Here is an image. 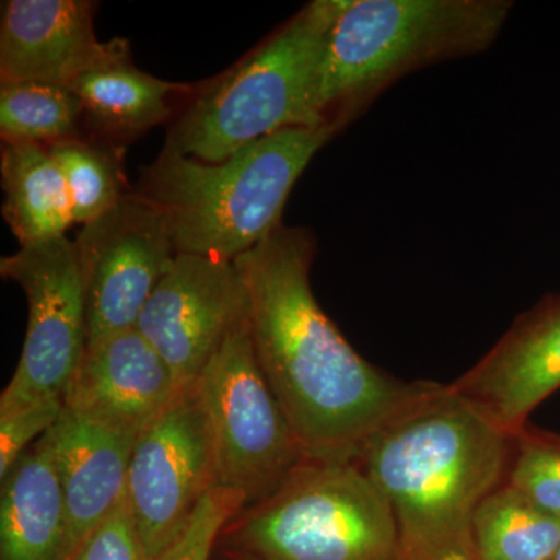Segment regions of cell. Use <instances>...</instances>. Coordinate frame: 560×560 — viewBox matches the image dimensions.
Here are the masks:
<instances>
[{
	"mask_svg": "<svg viewBox=\"0 0 560 560\" xmlns=\"http://www.w3.org/2000/svg\"><path fill=\"white\" fill-rule=\"evenodd\" d=\"M335 135L290 128L220 162L162 149L135 194L160 210L176 254L234 261L282 224L294 184Z\"/></svg>",
	"mask_w": 560,
	"mask_h": 560,
	"instance_id": "obj_4",
	"label": "cell"
},
{
	"mask_svg": "<svg viewBox=\"0 0 560 560\" xmlns=\"http://www.w3.org/2000/svg\"><path fill=\"white\" fill-rule=\"evenodd\" d=\"M62 410L65 400L51 399L0 412V480L55 425Z\"/></svg>",
	"mask_w": 560,
	"mask_h": 560,
	"instance_id": "obj_24",
	"label": "cell"
},
{
	"mask_svg": "<svg viewBox=\"0 0 560 560\" xmlns=\"http://www.w3.org/2000/svg\"><path fill=\"white\" fill-rule=\"evenodd\" d=\"M70 560H150L132 522L127 497Z\"/></svg>",
	"mask_w": 560,
	"mask_h": 560,
	"instance_id": "obj_25",
	"label": "cell"
},
{
	"mask_svg": "<svg viewBox=\"0 0 560 560\" xmlns=\"http://www.w3.org/2000/svg\"><path fill=\"white\" fill-rule=\"evenodd\" d=\"M0 275L24 290L27 334L20 363L0 396V412L66 399L88 348L86 296L68 237L21 246L0 259Z\"/></svg>",
	"mask_w": 560,
	"mask_h": 560,
	"instance_id": "obj_8",
	"label": "cell"
},
{
	"mask_svg": "<svg viewBox=\"0 0 560 560\" xmlns=\"http://www.w3.org/2000/svg\"><path fill=\"white\" fill-rule=\"evenodd\" d=\"M83 120V103L70 86L31 80L0 83L3 143L54 145L80 138Z\"/></svg>",
	"mask_w": 560,
	"mask_h": 560,
	"instance_id": "obj_20",
	"label": "cell"
},
{
	"mask_svg": "<svg viewBox=\"0 0 560 560\" xmlns=\"http://www.w3.org/2000/svg\"><path fill=\"white\" fill-rule=\"evenodd\" d=\"M3 219L21 246L66 237L72 201L57 161L36 143H3L0 153Z\"/></svg>",
	"mask_w": 560,
	"mask_h": 560,
	"instance_id": "obj_17",
	"label": "cell"
},
{
	"mask_svg": "<svg viewBox=\"0 0 560 560\" xmlns=\"http://www.w3.org/2000/svg\"><path fill=\"white\" fill-rule=\"evenodd\" d=\"M512 5L506 0H337L316 73V125L340 132L404 77L489 49Z\"/></svg>",
	"mask_w": 560,
	"mask_h": 560,
	"instance_id": "obj_3",
	"label": "cell"
},
{
	"mask_svg": "<svg viewBox=\"0 0 560 560\" xmlns=\"http://www.w3.org/2000/svg\"><path fill=\"white\" fill-rule=\"evenodd\" d=\"M514 441L441 385L368 441L359 464L393 511L400 560H478L475 514Z\"/></svg>",
	"mask_w": 560,
	"mask_h": 560,
	"instance_id": "obj_2",
	"label": "cell"
},
{
	"mask_svg": "<svg viewBox=\"0 0 560 560\" xmlns=\"http://www.w3.org/2000/svg\"><path fill=\"white\" fill-rule=\"evenodd\" d=\"M337 0H315L210 83L173 121L165 150L220 162L257 140L316 125L313 95Z\"/></svg>",
	"mask_w": 560,
	"mask_h": 560,
	"instance_id": "obj_5",
	"label": "cell"
},
{
	"mask_svg": "<svg viewBox=\"0 0 560 560\" xmlns=\"http://www.w3.org/2000/svg\"><path fill=\"white\" fill-rule=\"evenodd\" d=\"M73 248L86 296L88 346L136 329L176 257L164 217L135 191L84 224Z\"/></svg>",
	"mask_w": 560,
	"mask_h": 560,
	"instance_id": "obj_10",
	"label": "cell"
},
{
	"mask_svg": "<svg viewBox=\"0 0 560 560\" xmlns=\"http://www.w3.org/2000/svg\"><path fill=\"white\" fill-rule=\"evenodd\" d=\"M72 533L65 490L44 438L2 480L0 560H70Z\"/></svg>",
	"mask_w": 560,
	"mask_h": 560,
	"instance_id": "obj_16",
	"label": "cell"
},
{
	"mask_svg": "<svg viewBox=\"0 0 560 560\" xmlns=\"http://www.w3.org/2000/svg\"><path fill=\"white\" fill-rule=\"evenodd\" d=\"M84 119L105 135L131 136L149 131L171 116L168 98L191 90L189 84L156 79L132 65L131 57L106 62L72 84Z\"/></svg>",
	"mask_w": 560,
	"mask_h": 560,
	"instance_id": "obj_18",
	"label": "cell"
},
{
	"mask_svg": "<svg viewBox=\"0 0 560 560\" xmlns=\"http://www.w3.org/2000/svg\"><path fill=\"white\" fill-rule=\"evenodd\" d=\"M248 320V289L234 261L176 254L136 329L189 386Z\"/></svg>",
	"mask_w": 560,
	"mask_h": 560,
	"instance_id": "obj_11",
	"label": "cell"
},
{
	"mask_svg": "<svg viewBox=\"0 0 560 560\" xmlns=\"http://www.w3.org/2000/svg\"><path fill=\"white\" fill-rule=\"evenodd\" d=\"M217 547L250 560H400L393 511L357 460L305 458Z\"/></svg>",
	"mask_w": 560,
	"mask_h": 560,
	"instance_id": "obj_6",
	"label": "cell"
},
{
	"mask_svg": "<svg viewBox=\"0 0 560 560\" xmlns=\"http://www.w3.org/2000/svg\"><path fill=\"white\" fill-rule=\"evenodd\" d=\"M474 541L478 560H551L560 521L504 482L478 508Z\"/></svg>",
	"mask_w": 560,
	"mask_h": 560,
	"instance_id": "obj_19",
	"label": "cell"
},
{
	"mask_svg": "<svg viewBox=\"0 0 560 560\" xmlns=\"http://www.w3.org/2000/svg\"><path fill=\"white\" fill-rule=\"evenodd\" d=\"M91 0H9L0 21V83L46 81L70 86L83 73L131 57L127 40L102 43Z\"/></svg>",
	"mask_w": 560,
	"mask_h": 560,
	"instance_id": "obj_13",
	"label": "cell"
},
{
	"mask_svg": "<svg viewBox=\"0 0 560 560\" xmlns=\"http://www.w3.org/2000/svg\"><path fill=\"white\" fill-rule=\"evenodd\" d=\"M61 168L77 224L91 223L127 197L121 150L81 138L46 147Z\"/></svg>",
	"mask_w": 560,
	"mask_h": 560,
	"instance_id": "obj_21",
	"label": "cell"
},
{
	"mask_svg": "<svg viewBox=\"0 0 560 560\" xmlns=\"http://www.w3.org/2000/svg\"><path fill=\"white\" fill-rule=\"evenodd\" d=\"M551 560H560V547H559V550L556 551V555L552 556V559Z\"/></svg>",
	"mask_w": 560,
	"mask_h": 560,
	"instance_id": "obj_27",
	"label": "cell"
},
{
	"mask_svg": "<svg viewBox=\"0 0 560 560\" xmlns=\"http://www.w3.org/2000/svg\"><path fill=\"white\" fill-rule=\"evenodd\" d=\"M210 560H250L248 558H243V556L232 555V552H228L221 550V548L215 547V551H213L212 559Z\"/></svg>",
	"mask_w": 560,
	"mask_h": 560,
	"instance_id": "obj_26",
	"label": "cell"
},
{
	"mask_svg": "<svg viewBox=\"0 0 560 560\" xmlns=\"http://www.w3.org/2000/svg\"><path fill=\"white\" fill-rule=\"evenodd\" d=\"M138 436L68 407L44 434L65 490L73 552L127 497Z\"/></svg>",
	"mask_w": 560,
	"mask_h": 560,
	"instance_id": "obj_15",
	"label": "cell"
},
{
	"mask_svg": "<svg viewBox=\"0 0 560 560\" xmlns=\"http://www.w3.org/2000/svg\"><path fill=\"white\" fill-rule=\"evenodd\" d=\"M186 388L138 329L88 346L65 407L140 434Z\"/></svg>",
	"mask_w": 560,
	"mask_h": 560,
	"instance_id": "obj_14",
	"label": "cell"
},
{
	"mask_svg": "<svg viewBox=\"0 0 560 560\" xmlns=\"http://www.w3.org/2000/svg\"><path fill=\"white\" fill-rule=\"evenodd\" d=\"M315 254L311 231L282 223L234 264L257 363L305 458L359 463L382 427L440 385L389 377L349 345L313 294Z\"/></svg>",
	"mask_w": 560,
	"mask_h": 560,
	"instance_id": "obj_1",
	"label": "cell"
},
{
	"mask_svg": "<svg viewBox=\"0 0 560 560\" xmlns=\"http://www.w3.org/2000/svg\"><path fill=\"white\" fill-rule=\"evenodd\" d=\"M451 389L508 436L560 388V298L518 316L503 338Z\"/></svg>",
	"mask_w": 560,
	"mask_h": 560,
	"instance_id": "obj_12",
	"label": "cell"
},
{
	"mask_svg": "<svg viewBox=\"0 0 560 560\" xmlns=\"http://www.w3.org/2000/svg\"><path fill=\"white\" fill-rule=\"evenodd\" d=\"M195 388L212 433L215 489L238 493L245 508L270 497L305 456L257 363L249 320L228 338Z\"/></svg>",
	"mask_w": 560,
	"mask_h": 560,
	"instance_id": "obj_7",
	"label": "cell"
},
{
	"mask_svg": "<svg viewBox=\"0 0 560 560\" xmlns=\"http://www.w3.org/2000/svg\"><path fill=\"white\" fill-rule=\"evenodd\" d=\"M245 508V500L231 490L212 489L202 499L189 526L158 560H210L223 526Z\"/></svg>",
	"mask_w": 560,
	"mask_h": 560,
	"instance_id": "obj_23",
	"label": "cell"
},
{
	"mask_svg": "<svg viewBox=\"0 0 560 560\" xmlns=\"http://www.w3.org/2000/svg\"><path fill=\"white\" fill-rule=\"evenodd\" d=\"M523 434V433H522ZM521 436L508 485L560 521V444Z\"/></svg>",
	"mask_w": 560,
	"mask_h": 560,
	"instance_id": "obj_22",
	"label": "cell"
},
{
	"mask_svg": "<svg viewBox=\"0 0 560 560\" xmlns=\"http://www.w3.org/2000/svg\"><path fill=\"white\" fill-rule=\"evenodd\" d=\"M212 489V433L194 383L139 434L131 455L127 503L150 560L175 545Z\"/></svg>",
	"mask_w": 560,
	"mask_h": 560,
	"instance_id": "obj_9",
	"label": "cell"
}]
</instances>
